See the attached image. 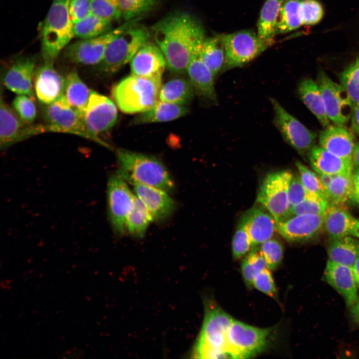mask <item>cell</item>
Returning <instances> with one entry per match:
<instances>
[{
  "label": "cell",
  "instance_id": "cell-1",
  "mask_svg": "<svg viewBox=\"0 0 359 359\" xmlns=\"http://www.w3.org/2000/svg\"><path fill=\"white\" fill-rule=\"evenodd\" d=\"M151 32L165 57L169 70L178 74L186 71L194 47L205 38L201 24L191 14L184 11L165 16L152 26Z\"/></svg>",
  "mask_w": 359,
  "mask_h": 359
},
{
  "label": "cell",
  "instance_id": "cell-2",
  "mask_svg": "<svg viewBox=\"0 0 359 359\" xmlns=\"http://www.w3.org/2000/svg\"><path fill=\"white\" fill-rule=\"evenodd\" d=\"M234 319L216 304L205 307L203 324L191 355L197 359H234L227 346L228 329Z\"/></svg>",
  "mask_w": 359,
  "mask_h": 359
},
{
  "label": "cell",
  "instance_id": "cell-3",
  "mask_svg": "<svg viewBox=\"0 0 359 359\" xmlns=\"http://www.w3.org/2000/svg\"><path fill=\"white\" fill-rule=\"evenodd\" d=\"M118 173L133 184H143L167 192L175 187L171 176L163 163L152 156L119 149L116 152Z\"/></svg>",
  "mask_w": 359,
  "mask_h": 359
},
{
  "label": "cell",
  "instance_id": "cell-4",
  "mask_svg": "<svg viewBox=\"0 0 359 359\" xmlns=\"http://www.w3.org/2000/svg\"><path fill=\"white\" fill-rule=\"evenodd\" d=\"M161 87L162 76L146 77L131 74L115 84L111 94L123 112L142 113L159 101Z\"/></svg>",
  "mask_w": 359,
  "mask_h": 359
},
{
  "label": "cell",
  "instance_id": "cell-5",
  "mask_svg": "<svg viewBox=\"0 0 359 359\" xmlns=\"http://www.w3.org/2000/svg\"><path fill=\"white\" fill-rule=\"evenodd\" d=\"M69 1L52 0L44 19L41 39V53L44 63H53L74 36Z\"/></svg>",
  "mask_w": 359,
  "mask_h": 359
},
{
  "label": "cell",
  "instance_id": "cell-6",
  "mask_svg": "<svg viewBox=\"0 0 359 359\" xmlns=\"http://www.w3.org/2000/svg\"><path fill=\"white\" fill-rule=\"evenodd\" d=\"M150 31L137 23L115 37L109 44L98 69L105 74H113L128 62L140 48L149 40Z\"/></svg>",
  "mask_w": 359,
  "mask_h": 359
},
{
  "label": "cell",
  "instance_id": "cell-7",
  "mask_svg": "<svg viewBox=\"0 0 359 359\" xmlns=\"http://www.w3.org/2000/svg\"><path fill=\"white\" fill-rule=\"evenodd\" d=\"M222 36L225 50L224 70L247 64L274 43V40L262 39L257 33L248 30Z\"/></svg>",
  "mask_w": 359,
  "mask_h": 359
},
{
  "label": "cell",
  "instance_id": "cell-8",
  "mask_svg": "<svg viewBox=\"0 0 359 359\" xmlns=\"http://www.w3.org/2000/svg\"><path fill=\"white\" fill-rule=\"evenodd\" d=\"M273 328L255 327L234 320L227 335V346L234 359L250 358L268 347Z\"/></svg>",
  "mask_w": 359,
  "mask_h": 359
},
{
  "label": "cell",
  "instance_id": "cell-9",
  "mask_svg": "<svg viewBox=\"0 0 359 359\" xmlns=\"http://www.w3.org/2000/svg\"><path fill=\"white\" fill-rule=\"evenodd\" d=\"M138 17L125 21L119 27L93 38L84 39L68 44L64 56L70 62L83 65L99 64L110 42L127 28L136 23Z\"/></svg>",
  "mask_w": 359,
  "mask_h": 359
},
{
  "label": "cell",
  "instance_id": "cell-10",
  "mask_svg": "<svg viewBox=\"0 0 359 359\" xmlns=\"http://www.w3.org/2000/svg\"><path fill=\"white\" fill-rule=\"evenodd\" d=\"M293 176L291 172L286 170L272 172L264 178L260 186L257 201L276 222L288 215V188Z\"/></svg>",
  "mask_w": 359,
  "mask_h": 359
},
{
  "label": "cell",
  "instance_id": "cell-11",
  "mask_svg": "<svg viewBox=\"0 0 359 359\" xmlns=\"http://www.w3.org/2000/svg\"><path fill=\"white\" fill-rule=\"evenodd\" d=\"M46 132L76 135L98 143L95 138L86 130L82 114L67 103L63 96L44 109Z\"/></svg>",
  "mask_w": 359,
  "mask_h": 359
},
{
  "label": "cell",
  "instance_id": "cell-12",
  "mask_svg": "<svg viewBox=\"0 0 359 359\" xmlns=\"http://www.w3.org/2000/svg\"><path fill=\"white\" fill-rule=\"evenodd\" d=\"M274 112V124L284 140L301 155L309 153L315 146L316 132L307 128L274 98L270 99Z\"/></svg>",
  "mask_w": 359,
  "mask_h": 359
},
{
  "label": "cell",
  "instance_id": "cell-13",
  "mask_svg": "<svg viewBox=\"0 0 359 359\" xmlns=\"http://www.w3.org/2000/svg\"><path fill=\"white\" fill-rule=\"evenodd\" d=\"M117 116L116 106L112 100L91 90L82 118L86 130L96 139L98 144L110 148L107 143L100 138L99 135L109 131L114 126Z\"/></svg>",
  "mask_w": 359,
  "mask_h": 359
},
{
  "label": "cell",
  "instance_id": "cell-14",
  "mask_svg": "<svg viewBox=\"0 0 359 359\" xmlns=\"http://www.w3.org/2000/svg\"><path fill=\"white\" fill-rule=\"evenodd\" d=\"M134 194L126 181L118 174L112 175L107 184L109 218L113 230L122 235L126 230L128 216L133 205Z\"/></svg>",
  "mask_w": 359,
  "mask_h": 359
},
{
  "label": "cell",
  "instance_id": "cell-15",
  "mask_svg": "<svg viewBox=\"0 0 359 359\" xmlns=\"http://www.w3.org/2000/svg\"><path fill=\"white\" fill-rule=\"evenodd\" d=\"M317 82L329 120L335 125L344 126L351 120L354 110L346 91L323 71L319 72Z\"/></svg>",
  "mask_w": 359,
  "mask_h": 359
},
{
  "label": "cell",
  "instance_id": "cell-16",
  "mask_svg": "<svg viewBox=\"0 0 359 359\" xmlns=\"http://www.w3.org/2000/svg\"><path fill=\"white\" fill-rule=\"evenodd\" d=\"M46 132L44 125L23 122L2 99L0 102V146L5 150L13 144Z\"/></svg>",
  "mask_w": 359,
  "mask_h": 359
},
{
  "label": "cell",
  "instance_id": "cell-17",
  "mask_svg": "<svg viewBox=\"0 0 359 359\" xmlns=\"http://www.w3.org/2000/svg\"><path fill=\"white\" fill-rule=\"evenodd\" d=\"M324 227V215L298 214L277 222V230L286 240L300 242L317 235Z\"/></svg>",
  "mask_w": 359,
  "mask_h": 359
},
{
  "label": "cell",
  "instance_id": "cell-18",
  "mask_svg": "<svg viewBox=\"0 0 359 359\" xmlns=\"http://www.w3.org/2000/svg\"><path fill=\"white\" fill-rule=\"evenodd\" d=\"M53 64L44 62L34 73L35 94L44 105L54 102L64 94L65 78L55 70Z\"/></svg>",
  "mask_w": 359,
  "mask_h": 359
},
{
  "label": "cell",
  "instance_id": "cell-19",
  "mask_svg": "<svg viewBox=\"0 0 359 359\" xmlns=\"http://www.w3.org/2000/svg\"><path fill=\"white\" fill-rule=\"evenodd\" d=\"M203 40L194 47L186 72L194 92L200 97L216 103L217 99L214 86V77L201 57Z\"/></svg>",
  "mask_w": 359,
  "mask_h": 359
},
{
  "label": "cell",
  "instance_id": "cell-20",
  "mask_svg": "<svg viewBox=\"0 0 359 359\" xmlns=\"http://www.w3.org/2000/svg\"><path fill=\"white\" fill-rule=\"evenodd\" d=\"M166 66L162 51L155 42L149 40L140 48L130 61L132 74L141 77L162 76Z\"/></svg>",
  "mask_w": 359,
  "mask_h": 359
},
{
  "label": "cell",
  "instance_id": "cell-21",
  "mask_svg": "<svg viewBox=\"0 0 359 359\" xmlns=\"http://www.w3.org/2000/svg\"><path fill=\"white\" fill-rule=\"evenodd\" d=\"M36 60L33 56L16 59L4 75L5 86L18 95H25L34 99L32 79L35 71Z\"/></svg>",
  "mask_w": 359,
  "mask_h": 359
},
{
  "label": "cell",
  "instance_id": "cell-22",
  "mask_svg": "<svg viewBox=\"0 0 359 359\" xmlns=\"http://www.w3.org/2000/svg\"><path fill=\"white\" fill-rule=\"evenodd\" d=\"M327 282L344 298L351 307L359 300V289L352 268L328 260L324 272Z\"/></svg>",
  "mask_w": 359,
  "mask_h": 359
},
{
  "label": "cell",
  "instance_id": "cell-23",
  "mask_svg": "<svg viewBox=\"0 0 359 359\" xmlns=\"http://www.w3.org/2000/svg\"><path fill=\"white\" fill-rule=\"evenodd\" d=\"M320 146L330 153L346 160L353 161L356 144L352 133L343 126L329 125L319 136Z\"/></svg>",
  "mask_w": 359,
  "mask_h": 359
},
{
  "label": "cell",
  "instance_id": "cell-24",
  "mask_svg": "<svg viewBox=\"0 0 359 359\" xmlns=\"http://www.w3.org/2000/svg\"><path fill=\"white\" fill-rule=\"evenodd\" d=\"M133 185L136 195L148 209L154 219L163 220L172 214L175 203L167 191L140 183Z\"/></svg>",
  "mask_w": 359,
  "mask_h": 359
},
{
  "label": "cell",
  "instance_id": "cell-25",
  "mask_svg": "<svg viewBox=\"0 0 359 359\" xmlns=\"http://www.w3.org/2000/svg\"><path fill=\"white\" fill-rule=\"evenodd\" d=\"M242 218L252 246L261 244L271 238L277 230L276 220L265 209L254 207L248 211Z\"/></svg>",
  "mask_w": 359,
  "mask_h": 359
},
{
  "label": "cell",
  "instance_id": "cell-26",
  "mask_svg": "<svg viewBox=\"0 0 359 359\" xmlns=\"http://www.w3.org/2000/svg\"><path fill=\"white\" fill-rule=\"evenodd\" d=\"M309 159L312 168L317 174L331 176L353 175V161L341 158L320 146H314L310 151Z\"/></svg>",
  "mask_w": 359,
  "mask_h": 359
},
{
  "label": "cell",
  "instance_id": "cell-27",
  "mask_svg": "<svg viewBox=\"0 0 359 359\" xmlns=\"http://www.w3.org/2000/svg\"><path fill=\"white\" fill-rule=\"evenodd\" d=\"M357 221L343 204L329 202L324 213V227L332 239L351 235Z\"/></svg>",
  "mask_w": 359,
  "mask_h": 359
},
{
  "label": "cell",
  "instance_id": "cell-28",
  "mask_svg": "<svg viewBox=\"0 0 359 359\" xmlns=\"http://www.w3.org/2000/svg\"><path fill=\"white\" fill-rule=\"evenodd\" d=\"M299 96L304 104L325 128L330 125L317 82L311 78L302 80L299 85Z\"/></svg>",
  "mask_w": 359,
  "mask_h": 359
},
{
  "label": "cell",
  "instance_id": "cell-29",
  "mask_svg": "<svg viewBox=\"0 0 359 359\" xmlns=\"http://www.w3.org/2000/svg\"><path fill=\"white\" fill-rule=\"evenodd\" d=\"M187 112L183 105L159 101L152 108L133 119V124L167 122L178 119Z\"/></svg>",
  "mask_w": 359,
  "mask_h": 359
},
{
  "label": "cell",
  "instance_id": "cell-30",
  "mask_svg": "<svg viewBox=\"0 0 359 359\" xmlns=\"http://www.w3.org/2000/svg\"><path fill=\"white\" fill-rule=\"evenodd\" d=\"M332 239L328 248L329 260L352 268L359 254V242L349 235Z\"/></svg>",
  "mask_w": 359,
  "mask_h": 359
},
{
  "label": "cell",
  "instance_id": "cell-31",
  "mask_svg": "<svg viewBox=\"0 0 359 359\" xmlns=\"http://www.w3.org/2000/svg\"><path fill=\"white\" fill-rule=\"evenodd\" d=\"M63 96L69 105L83 114L88 104L91 90L75 71L66 76Z\"/></svg>",
  "mask_w": 359,
  "mask_h": 359
},
{
  "label": "cell",
  "instance_id": "cell-32",
  "mask_svg": "<svg viewBox=\"0 0 359 359\" xmlns=\"http://www.w3.org/2000/svg\"><path fill=\"white\" fill-rule=\"evenodd\" d=\"M194 92L189 80L182 78H175L167 81L162 86L160 100L184 105L191 101Z\"/></svg>",
  "mask_w": 359,
  "mask_h": 359
},
{
  "label": "cell",
  "instance_id": "cell-33",
  "mask_svg": "<svg viewBox=\"0 0 359 359\" xmlns=\"http://www.w3.org/2000/svg\"><path fill=\"white\" fill-rule=\"evenodd\" d=\"M201 58L214 77L223 69L225 50L222 35L204 38L200 50Z\"/></svg>",
  "mask_w": 359,
  "mask_h": 359
},
{
  "label": "cell",
  "instance_id": "cell-34",
  "mask_svg": "<svg viewBox=\"0 0 359 359\" xmlns=\"http://www.w3.org/2000/svg\"><path fill=\"white\" fill-rule=\"evenodd\" d=\"M285 0H266L260 11L257 34L265 40H274L281 6Z\"/></svg>",
  "mask_w": 359,
  "mask_h": 359
},
{
  "label": "cell",
  "instance_id": "cell-35",
  "mask_svg": "<svg viewBox=\"0 0 359 359\" xmlns=\"http://www.w3.org/2000/svg\"><path fill=\"white\" fill-rule=\"evenodd\" d=\"M303 25L301 0H285L280 9L277 33H286Z\"/></svg>",
  "mask_w": 359,
  "mask_h": 359
},
{
  "label": "cell",
  "instance_id": "cell-36",
  "mask_svg": "<svg viewBox=\"0 0 359 359\" xmlns=\"http://www.w3.org/2000/svg\"><path fill=\"white\" fill-rule=\"evenodd\" d=\"M153 218L148 209L134 194L133 205L126 221V229L132 235L142 237Z\"/></svg>",
  "mask_w": 359,
  "mask_h": 359
},
{
  "label": "cell",
  "instance_id": "cell-37",
  "mask_svg": "<svg viewBox=\"0 0 359 359\" xmlns=\"http://www.w3.org/2000/svg\"><path fill=\"white\" fill-rule=\"evenodd\" d=\"M329 202L345 204L355 197L353 175L334 176L327 191Z\"/></svg>",
  "mask_w": 359,
  "mask_h": 359
},
{
  "label": "cell",
  "instance_id": "cell-38",
  "mask_svg": "<svg viewBox=\"0 0 359 359\" xmlns=\"http://www.w3.org/2000/svg\"><path fill=\"white\" fill-rule=\"evenodd\" d=\"M112 21L101 18L92 13L73 25L74 36L81 39L102 35L111 30Z\"/></svg>",
  "mask_w": 359,
  "mask_h": 359
},
{
  "label": "cell",
  "instance_id": "cell-39",
  "mask_svg": "<svg viewBox=\"0 0 359 359\" xmlns=\"http://www.w3.org/2000/svg\"><path fill=\"white\" fill-rule=\"evenodd\" d=\"M266 268H267L266 261L260 248L253 249L242 260L241 264L244 281L248 287H253L255 276Z\"/></svg>",
  "mask_w": 359,
  "mask_h": 359
},
{
  "label": "cell",
  "instance_id": "cell-40",
  "mask_svg": "<svg viewBox=\"0 0 359 359\" xmlns=\"http://www.w3.org/2000/svg\"><path fill=\"white\" fill-rule=\"evenodd\" d=\"M340 82L354 109L359 106V56L341 73Z\"/></svg>",
  "mask_w": 359,
  "mask_h": 359
},
{
  "label": "cell",
  "instance_id": "cell-41",
  "mask_svg": "<svg viewBox=\"0 0 359 359\" xmlns=\"http://www.w3.org/2000/svg\"><path fill=\"white\" fill-rule=\"evenodd\" d=\"M328 204V200L310 193L304 200L292 207L286 217L305 214L324 215Z\"/></svg>",
  "mask_w": 359,
  "mask_h": 359
},
{
  "label": "cell",
  "instance_id": "cell-42",
  "mask_svg": "<svg viewBox=\"0 0 359 359\" xmlns=\"http://www.w3.org/2000/svg\"><path fill=\"white\" fill-rule=\"evenodd\" d=\"M122 17L125 20L140 17L144 13L151 10L157 0H117Z\"/></svg>",
  "mask_w": 359,
  "mask_h": 359
},
{
  "label": "cell",
  "instance_id": "cell-43",
  "mask_svg": "<svg viewBox=\"0 0 359 359\" xmlns=\"http://www.w3.org/2000/svg\"><path fill=\"white\" fill-rule=\"evenodd\" d=\"M296 166L301 180L307 191L329 201L326 191L317 173L310 170L300 162H297Z\"/></svg>",
  "mask_w": 359,
  "mask_h": 359
},
{
  "label": "cell",
  "instance_id": "cell-44",
  "mask_svg": "<svg viewBox=\"0 0 359 359\" xmlns=\"http://www.w3.org/2000/svg\"><path fill=\"white\" fill-rule=\"evenodd\" d=\"M252 246L249 234L242 218L232 241V256L234 259L237 260L243 257L250 251Z\"/></svg>",
  "mask_w": 359,
  "mask_h": 359
},
{
  "label": "cell",
  "instance_id": "cell-45",
  "mask_svg": "<svg viewBox=\"0 0 359 359\" xmlns=\"http://www.w3.org/2000/svg\"><path fill=\"white\" fill-rule=\"evenodd\" d=\"M91 13L111 21L122 17L117 0H92Z\"/></svg>",
  "mask_w": 359,
  "mask_h": 359
},
{
  "label": "cell",
  "instance_id": "cell-46",
  "mask_svg": "<svg viewBox=\"0 0 359 359\" xmlns=\"http://www.w3.org/2000/svg\"><path fill=\"white\" fill-rule=\"evenodd\" d=\"M260 249L266 261L267 268L275 269L281 263L283 256V247L277 240L271 239L260 244Z\"/></svg>",
  "mask_w": 359,
  "mask_h": 359
},
{
  "label": "cell",
  "instance_id": "cell-47",
  "mask_svg": "<svg viewBox=\"0 0 359 359\" xmlns=\"http://www.w3.org/2000/svg\"><path fill=\"white\" fill-rule=\"evenodd\" d=\"M13 109L25 123L32 124L36 116L34 99L25 95H18L12 101Z\"/></svg>",
  "mask_w": 359,
  "mask_h": 359
},
{
  "label": "cell",
  "instance_id": "cell-48",
  "mask_svg": "<svg viewBox=\"0 0 359 359\" xmlns=\"http://www.w3.org/2000/svg\"><path fill=\"white\" fill-rule=\"evenodd\" d=\"M303 25H312L319 23L324 16V8L317 0H302Z\"/></svg>",
  "mask_w": 359,
  "mask_h": 359
},
{
  "label": "cell",
  "instance_id": "cell-49",
  "mask_svg": "<svg viewBox=\"0 0 359 359\" xmlns=\"http://www.w3.org/2000/svg\"><path fill=\"white\" fill-rule=\"evenodd\" d=\"M268 268L258 273L253 282V287L273 298L277 296V291L272 274Z\"/></svg>",
  "mask_w": 359,
  "mask_h": 359
},
{
  "label": "cell",
  "instance_id": "cell-50",
  "mask_svg": "<svg viewBox=\"0 0 359 359\" xmlns=\"http://www.w3.org/2000/svg\"><path fill=\"white\" fill-rule=\"evenodd\" d=\"M310 194L304 187L299 176H293L288 188L289 210L304 200Z\"/></svg>",
  "mask_w": 359,
  "mask_h": 359
},
{
  "label": "cell",
  "instance_id": "cell-51",
  "mask_svg": "<svg viewBox=\"0 0 359 359\" xmlns=\"http://www.w3.org/2000/svg\"><path fill=\"white\" fill-rule=\"evenodd\" d=\"M92 0H70L69 11L70 18L74 24L91 13Z\"/></svg>",
  "mask_w": 359,
  "mask_h": 359
},
{
  "label": "cell",
  "instance_id": "cell-52",
  "mask_svg": "<svg viewBox=\"0 0 359 359\" xmlns=\"http://www.w3.org/2000/svg\"><path fill=\"white\" fill-rule=\"evenodd\" d=\"M351 121L353 131L359 136V106L354 109Z\"/></svg>",
  "mask_w": 359,
  "mask_h": 359
},
{
  "label": "cell",
  "instance_id": "cell-53",
  "mask_svg": "<svg viewBox=\"0 0 359 359\" xmlns=\"http://www.w3.org/2000/svg\"><path fill=\"white\" fill-rule=\"evenodd\" d=\"M84 355V351L80 349H74L63 353L61 355V358H82Z\"/></svg>",
  "mask_w": 359,
  "mask_h": 359
},
{
  "label": "cell",
  "instance_id": "cell-54",
  "mask_svg": "<svg viewBox=\"0 0 359 359\" xmlns=\"http://www.w3.org/2000/svg\"><path fill=\"white\" fill-rule=\"evenodd\" d=\"M353 179L355 186V198L359 204V168L353 174Z\"/></svg>",
  "mask_w": 359,
  "mask_h": 359
},
{
  "label": "cell",
  "instance_id": "cell-55",
  "mask_svg": "<svg viewBox=\"0 0 359 359\" xmlns=\"http://www.w3.org/2000/svg\"><path fill=\"white\" fill-rule=\"evenodd\" d=\"M319 177L326 191L327 194V191L329 185L333 180L334 176H331L327 174H317Z\"/></svg>",
  "mask_w": 359,
  "mask_h": 359
},
{
  "label": "cell",
  "instance_id": "cell-56",
  "mask_svg": "<svg viewBox=\"0 0 359 359\" xmlns=\"http://www.w3.org/2000/svg\"><path fill=\"white\" fill-rule=\"evenodd\" d=\"M351 307V316L354 321L359 324V299Z\"/></svg>",
  "mask_w": 359,
  "mask_h": 359
},
{
  "label": "cell",
  "instance_id": "cell-57",
  "mask_svg": "<svg viewBox=\"0 0 359 359\" xmlns=\"http://www.w3.org/2000/svg\"><path fill=\"white\" fill-rule=\"evenodd\" d=\"M354 275L359 290V254L352 267Z\"/></svg>",
  "mask_w": 359,
  "mask_h": 359
},
{
  "label": "cell",
  "instance_id": "cell-58",
  "mask_svg": "<svg viewBox=\"0 0 359 359\" xmlns=\"http://www.w3.org/2000/svg\"><path fill=\"white\" fill-rule=\"evenodd\" d=\"M353 161L354 164L358 168H359V142L355 145L353 156Z\"/></svg>",
  "mask_w": 359,
  "mask_h": 359
},
{
  "label": "cell",
  "instance_id": "cell-59",
  "mask_svg": "<svg viewBox=\"0 0 359 359\" xmlns=\"http://www.w3.org/2000/svg\"><path fill=\"white\" fill-rule=\"evenodd\" d=\"M351 235L359 238V219H357Z\"/></svg>",
  "mask_w": 359,
  "mask_h": 359
}]
</instances>
